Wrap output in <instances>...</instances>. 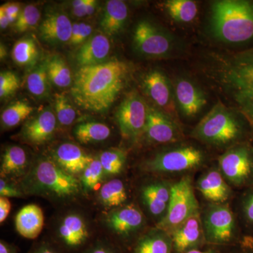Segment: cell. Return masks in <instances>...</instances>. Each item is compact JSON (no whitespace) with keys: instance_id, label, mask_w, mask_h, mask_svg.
<instances>
[{"instance_id":"6da1fadb","label":"cell","mask_w":253,"mask_h":253,"mask_svg":"<svg viewBox=\"0 0 253 253\" xmlns=\"http://www.w3.org/2000/svg\"><path fill=\"white\" fill-rule=\"evenodd\" d=\"M129 73L127 64L117 59L80 68L71 89L73 99L85 111L106 112L126 85Z\"/></svg>"},{"instance_id":"7a4b0ae2","label":"cell","mask_w":253,"mask_h":253,"mask_svg":"<svg viewBox=\"0 0 253 253\" xmlns=\"http://www.w3.org/2000/svg\"><path fill=\"white\" fill-rule=\"evenodd\" d=\"M210 71L233 107L253 128V47L214 56Z\"/></svg>"},{"instance_id":"3957f363","label":"cell","mask_w":253,"mask_h":253,"mask_svg":"<svg viewBox=\"0 0 253 253\" xmlns=\"http://www.w3.org/2000/svg\"><path fill=\"white\" fill-rule=\"evenodd\" d=\"M211 26L218 39L228 43L244 42L253 38V2L220 0L211 8Z\"/></svg>"},{"instance_id":"277c9868","label":"cell","mask_w":253,"mask_h":253,"mask_svg":"<svg viewBox=\"0 0 253 253\" xmlns=\"http://www.w3.org/2000/svg\"><path fill=\"white\" fill-rule=\"evenodd\" d=\"M239 132V125L234 115L219 102L200 121L193 135L211 144H225L234 140Z\"/></svg>"},{"instance_id":"5b68a950","label":"cell","mask_w":253,"mask_h":253,"mask_svg":"<svg viewBox=\"0 0 253 253\" xmlns=\"http://www.w3.org/2000/svg\"><path fill=\"white\" fill-rule=\"evenodd\" d=\"M191 179L184 177L170 188V199L166 216L160 222L163 230L174 231L199 212Z\"/></svg>"},{"instance_id":"8992f818","label":"cell","mask_w":253,"mask_h":253,"mask_svg":"<svg viewBox=\"0 0 253 253\" xmlns=\"http://www.w3.org/2000/svg\"><path fill=\"white\" fill-rule=\"evenodd\" d=\"M149 106L136 91L126 95L118 107L116 117L123 136L134 139L144 131Z\"/></svg>"},{"instance_id":"52a82bcc","label":"cell","mask_w":253,"mask_h":253,"mask_svg":"<svg viewBox=\"0 0 253 253\" xmlns=\"http://www.w3.org/2000/svg\"><path fill=\"white\" fill-rule=\"evenodd\" d=\"M35 176L42 188L59 197L73 196L79 191L78 179L51 161L40 162L35 170Z\"/></svg>"},{"instance_id":"ba28073f","label":"cell","mask_w":253,"mask_h":253,"mask_svg":"<svg viewBox=\"0 0 253 253\" xmlns=\"http://www.w3.org/2000/svg\"><path fill=\"white\" fill-rule=\"evenodd\" d=\"M204 161V154L192 146L165 151L150 160L146 168L152 172H178L199 166Z\"/></svg>"},{"instance_id":"9c48e42d","label":"cell","mask_w":253,"mask_h":253,"mask_svg":"<svg viewBox=\"0 0 253 253\" xmlns=\"http://www.w3.org/2000/svg\"><path fill=\"white\" fill-rule=\"evenodd\" d=\"M133 43L138 52L148 56H163L172 49V40L164 32L148 21L136 24Z\"/></svg>"},{"instance_id":"30bf717a","label":"cell","mask_w":253,"mask_h":253,"mask_svg":"<svg viewBox=\"0 0 253 253\" xmlns=\"http://www.w3.org/2000/svg\"><path fill=\"white\" fill-rule=\"evenodd\" d=\"M204 229L208 240L222 244L231 239L234 233V219L229 208L214 206L210 208L204 217Z\"/></svg>"},{"instance_id":"8fae6325","label":"cell","mask_w":253,"mask_h":253,"mask_svg":"<svg viewBox=\"0 0 253 253\" xmlns=\"http://www.w3.org/2000/svg\"><path fill=\"white\" fill-rule=\"evenodd\" d=\"M73 23L62 11L48 13L40 25L39 35L43 41L51 45L69 42Z\"/></svg>"},{"instance_id":"7c38bea8","label":"cell","mask_w":253,"mask_h":253,"mask_svg":"<svg viewBox=\"0 0 253 253\" xmlns=\"http://www.w3.org/2000/svg\"><path fill=\"white\" fill-rule=\"evenodd\" d=\"M221 172L234 184L244 182L252 171V161L249 152L244 149H234L219 158Z\"/></svg>"},{"instance_id":"4fadbf2b","label":"cell","mask_w":253,"mask_h":253,"mask_svg":"<svg viewBox=\"0 0 253 253\" xmlns=\"http://www.w3.org/2000/svg\"><path fill=\"white\" fill-rule=\"evenodd\" d=\"M144 132L150 140L157 143L172 142L175 140L177 134L176 126L169 118L149 106Z\"/></svg>"},{"instance_id":"5bb4252c","label":"cell","mask_w":253,"mask_h":253,"mask_svg":"<svg viewBox=\"0 0 253 253\" xmlns=\"http://www.w3.org/2000/svg\"><path fill=\"white\" fill-rule=\"evenodd\" d=\"M110 50L111 43L107 37L95 35L82 44L76 54V62L80 68L100 64L106 61Z\"/></svg>"},{"instance_id":"9a60e30c","label":"cell","mask_w":253,"mask_h":253,"mask_svg":"<svg viewBox=\"0 0 253 253\" xmlns=\"http://www.w3.org/2000/svg\"><path fill=\"white\" fill-rule=\"evenodd\" d=\"M142 84L146 94L155 104L168 111H172L170 84L161 71H150L144 76Z\"/></svg>"},{"instance_id":"2e32d148","label":"cell","mask_w":253,"mask_h":253,"mask_svg":"<svg viewBox=\"0 0 253 253\" xmlns=\"http://www.w3.org/2000/svg\"><path fill=\"white\" fill-rule=\"evenodd\" d=\"M175 96L181 111L188 117L197 115L207 102L199 88L186 79H181L176 83Z\"/></svg>"},{"instance_id":"e0dca14e","label":"cell","mask_w":253,"mask_h":253,"mask_svg":"<svg viewBox=\"0 0 253 253\" xmlns=\"http://www.w3.org/2000/svg\"><path fill=\"white\" fill-rule=\"evenodd\" d=\"M54 158L60 167L73 175L83 172L93 160L79 146L71 143L59 146L55 152Z\"/></svg>"},{"instance_id":"ac0fdd59","label":"cell","mask_w":253,"mask_h":253,"mask_svg":"<svg viewBox=\"0 0 253 253\" xmlns=\"http://www.w3.org/2000/svg\"><path fill=\"white\" fill-rule=\"evenodd\" d=\"M56 116L49 109L40 113L25 126L23 134L27 140L41 144L50 139L56 126Z\"/></svg>"},{"instance_id":"d6986e66","label":"cell","mask_w":253,"mask_h":253,"mask_svg":"<svg viewBox=\"0 0 253 253\" xmlns=\"http://www.w3.org/2000/svg\"><path fill=\"white\" fill-rule=\"evenodd\" d=\"M15 224L20 235L28 239H36L44 226L42 211L37 205H27L18 212Z\"/></svg>"},{"instance_id":"ffe728a7","label":"cell","mask_w":253,"mask_h":253,"mask_svg":"<svg viewBox=\"0 0 253 253\" xmlns=\"http://www.w3.org/2000/svg\"><path fill=\"white\" fill-rule=\"evenodd\" d=\"M142 213L134 206H127L112 213L107 222L115 232L127 236L139 229L143 224Z\"/></svg>"},{"instance_id":"44dd1931","label":"cell","mask_w":253,"mask_h":253,"mask_svg":"<svg viewBox=\"0 0 253 253\" xmlns=\"http://www.w3.org/2000/svg\"><path fill=\"white\" fill-rule=\"evenodd\" d=\"M59 236L65 247L78 249L82 247L88 239L84 221L77 214H70L64 218L59 228Z\"/></svg>"},{"instance_id":"7402d4cb","label":"cell","mask_w":253,"mask_h":253,"mask_svg":"<svg viewBox=\"0 0 253 253\" xmlns=\"http://www.w3.org/2000/svg\"><path fill=\"white\" fill-rule=\"evenodd\" d=\"M128 18V8L121 0H110L100 22L101 30L107 36H113L123 31Z\"/></svg>"},{"instance_id":"603a6c76","label":"cell","mask_w":253,"mask_h":253,"mask_svg":"<svg viewBox=\"0 0 253 253\" xmlns=\"http://www.w3.org/2000/svg\"><path fill=\"white\" fill-rule=\"evenodd\" d=\"M201 233V219L198 212L173 231L174 248L178 252H184L199 242Z\"/></svg>"},{"instance_id":"cb8c5ba5","label":"cell","mask_w":253,"mask_h":253,"mask_svg":"<svg viewBox=\"0 0 253 253\" xmlns=\"http://www.w3.org/2000/svg\"><path fill=\"white\" fill-rule=\"evenodd\" d=\"M198 189L206 199L221 203L229 198V188L219 172L212 170L198 181Z\"/></svg>"},{"instance_id":"d4e9b609","label":"cell","mask_w":253,"mask_h":253,"mask_svg":"<svg viewBox=\"0 0 253 253\" xmlns=\"http://www.w3.org/2000/svg\"><path fill=\"white\" fill-rule=\"evenodd\" d=\"M143 201L154 215L163 214L168 210L170 199V189L164 184H149L142 191Z\"/></svg>"},{"instance_id":"484cf974","label":"cell","mask_w":253,"mask_h":253,"mask_svg":"<svg viewBox=\"0 0 253 253\" xmlns=\"http://www.w3.org/2000/svg\"><path fill=\"white\" fill-rule=\"evenodd\" d=\"M74 134L80 142L89 144L106 140L111 135V129L104 123L86 122L78 125Z\"/></svg>"},{"instance_id":"4316f807","label":"cell","mask_w":253,"mask_h":253,"mask_svg":"<svg viewBox=\"0 0 253 253\" xmlns=\"http://www.w3.org/2000/svg\"><path fill=\"white\" fill-rule=\"evenodd\" d=\"M50 82L46 60L42 61L32 70L27 78V88L36 97H44L49 94Z\"/></svg>"},{"instance_id":"83f0119b","label":"cell","mask_w":253,"mask_h":253,"mask_svg":"<svg viewBox=\"0 0 253 253\" xmlns=\"http://www.w3.org/2000/svg\"><path fill=\"white\" fill-rule=\"evenodd\" d=\"M27 163V156L22 148L9 146L5 150L1 163V175H16L22 172Z\"/></svg>"},{"instance_id":"f1b7e54d","label":"cell","mask_w":253,"mask_h":253,"mask_svg":"<svg viewBox=\"0 0 253 253\" xmlns=\"http://www.w3.org/2000/svg\"><path fill=\"white\" fill-rule=\"evenodd\" d=\"M49 81L60 88L68 87L72 84L73 76L67 63L59 56H52L46 59Z\"/></svg>"},{"instance_id":"f546056e","label":"cell","mask_w":253,"mask_h":253,"mask_svg":"<svg viewBox=\"0 0 253 253\" xmlns=\"http://www.w3.org/2000/svg\"><path fill=\"white\" fill-rule=\"evenodd\" d=\"M13 61L20 66H33L39 56L36 42L31 38L19 40L13 46Z\"/></svg>"},{"instance_id":"4dcf8cb0","label":"cell","mask_w":253,"mask_h":253,"mask_svg":"<svg viewBox=\"0 0 253 253\" xmlns=\"http://www.w3.org/2000/svg\"><path fill=\"white\" fill-rule=\"evenodd\" d=\"M164 5L168 14L177 22L189 23L197 16V4L191 0H169Z\"/></svg>"},{"instance_id":"1f68e13d","label":"cell","mask_w":253,"mask_h":253,"mask_svg":"<svg viewBox=\"0 0 253 253\" xmlns=\"http://www.w3.org/2000/svg\"><path fill=\"white\" fill-rule=\"evenodd\" d=\"M171 241L162 233L145 236L136 245L135 253H169Z\"/></svg>"},{"instance_id":"d6a6232c","label":"cell","mask_w":253,"mask_h":253,"mask_svg":"<svg viewBox=\"0 0 253 253\" xmlns=\"http://www.w3.org/2000/svg\"><path fill=\"white\" fill-rule=\"evenodd\" d=\"M101 202L108 207H116L126 202L127 196L123 181L113 179L108 181L100 190Z\"/></svg>"},{"instance_id":"836d02e7","label":"cell","mask_w":253,"mask_h":253,"mask_svg":"<svg viewBox=\"0 0 253 253\" xmlns=\"http://www.w3.org/2000/svg\"><path fill=\"white\" fill-rule=\"evenodd\" d=\"M33 106L26 101H16L1 113V123L6 127L18 126L33 112Z\"/></svg>"},{"instance_id":"e575fe53","label":"cell","mask_w":253,"mask_h":253,"mask_svg":"<svg viewBox=\"0 0 253 253\" xmlns=\"http://www.w3.org/2000/svg\"><path fill=\"white\" fill-rule=\"evenodd\" d=\"M104 172L109 174H117L122 171L126 163V154L118 149L104 151L99 158Z\"/></svg>"},{"instance_id":"d590c367","label":"cell","mask_w":253,"mask_h":253,"mask_svg":"<svg viewBox=\"0 0 253 253\" xmlns=\"http://www.w3.org/2000/svg\"><path fill=\"white\" fill-rule=\"evenodd\" d=\"M54 108L56 118L62 126H70L74 122L76 118V110L66 96L55 94Z\"/></svg>"},{"instance_id":"8d00e7d4","label":"cell","mask_w":253,"mask_h":253,"mask_svg":"<svg viewBox=\"0 0 253 253\" xmlns=\"http://www.w3.org/2000/svg\"><path fill=\"white\" fill-rule=\"evenodd\" d=\"M41 12L36 6L27 5L23 8L17 21L15 23V28L19 33H24L38 24L41 19Z\"/></svg>"},{"instance_id":"74e56055","label":"cell","mask_w":253,"mask_h":253,"mask_svg":"<svg viewBox=\"0 0 253 253\" xmlns=\"http://www.w3.org/2000/svg\"><path fill=\"white\" fill-rule=\"evenodd\" d=\"M104 169L99 159H93L83 171L82 182L84 189L91 190L97 185L101 180Z\"/></svg>"},{"instance_id":"f35d334b","label":"cell","mask_w":253,"mask_h":253,"mask_svg":"<svg viewBox=\"0 0 253 253\" xmlns=\"http://www.w3.org/2000/svg\"><path fill=\"white\" fill-rule=\"evenodd\" d=\"M92 28L85 23H75L73 24L70 44L73 46L82 45L91 38Z\"/></svg>"},{"instance_id":"ab89813d","label":"cell","mask_w":253,"mask_h":253,"mask_svg":"<svg viewBox=\"0 0 253 253\" xmlns=\"http://www.w3.org/2000/svg\"><path fill=\"white\" fill-rule=\"evenodd\" d=\"M73 14L76 17H84L94 14L97 6L95 0H75L72 2Z\"/></svg>"},{"instance_id":"60d3db41","label":"cell","mask_w":253,"mask_h":253,"mask_svg":"<svg viewBox=\"0 0 253 253\" xmlns=\"http://www.w3.org/2000/svg\"><path fill=\"white\" fill-rule=\"evenodd\" d=\"M0 9L4 11L5 14L9 18L10 23H16L18 16L21 14V5L17 2H7L6 4L1 5Z\"/></svg>"},{"instance_id":"b9f144b4","label":"cell","mask_w":253,"mask_h":253,"mask_svg":"<svg viewBox=\"0 0 253 253\" xmlns=\"http://www.w3.org/2000/svg\"><path fill=\"white\" fill-rule=\"evenodd\" d=\"M0 195L1 197H21L22 194L14 186L10 185L3 179L0 180Z\"/></svg>"},{"instance_id":"7bdbcfd3","label":"cell","mask_w":253,"mask_h":253,"mask_svg":"<svg viewBox=\"0 0 253 253\" xmlns=\"http://www.w3.org/2000/svg\"><path fill=\"white\" fill-rule=\"evenodd\" d=\"M16 84H20V80L17 75L11 71H4L0 73V87Z\"/></svg>"},{"instance_id":"ee69618b","label":"cell","mask_w":253,"mask_h":253,"mask_svg":"<svg viewBox=\"0 0 253 253\" xmlns=\"http://www.w3.org/2000/svg\"><path fill=\"white\" fill-rule=\"evenodd\" d=\"M11 203L8 198H0V222L2 223L6 219L11 211Z\"/></svg>"},{"instance_id":"f6af8a7d","label":"cell","mask_w":253,"mask_h":253,"mask_svg":"<svg viewBox=\"0 0 253 253\" xmlns=\"http://www.w3.org/2000/svg\"><path fill=\"white\" fill-rule=\"evenodd\" d=\"M85 253H118L115 250L104 244H97Z\"/></svg>"},{"instance_id":"bcb514c9","label":"cell","mask_w":253,"mask_h":253,"mask_svg":"<svg viewBox=\"0 0 253 253\" xmlns=\"http://www.w3.org/2000/svg\"><path fill=\"white\" fill-rule=\"evenodd\" d=\"M20 84H11V85L5 86L4 87H0V97H6L10 95L14 94L15 91L19 88Z\"/></svg>"},{"instance_id":"7dc6e473","label":"cell","mask_w":253,"mask_h":253,"mask_svg":"<svg viewBox=\"0 0 253 253\" xmlns=\"http://www.w3.org/2000/svg\"><path fill=\"white\" fill-rule=\"evenodd\" d=\"M235 253H253V241H246L243 243L239 251Z\"/></svg>"},{"instance_id":"c3c4849f","label":"cell","mask_w":253,"mask_h":253,"mask_svg":"<svg viewBox=\"0 0 253 253\" xmlns=\"http://www.w3.org/2000/svg\"><path fill=\"white\" fill-rule=\"evenodd\" d=\"M246 213L248 218L253 222V194L250 197L246 204Z\"/></svg>"},{"instance_id":"681fc988","label":"cell","mask_w":253,"mask_h":253,"mask_svg":"<svg viewBox=\"0 0 253 253\" xmlns=\"http://www.w3.org/2000/svg\"><path fill=\"white\" fill-rule=\"evenodd\" d=\"M32 253H59L56 251L54 248L51 247V246H48V245H42V246H40Z\"/></svg>"},{"instance_id":"f907efd6","label":"cell","mask_w":253,"mask_h":253,"mask_svg":"<svg viewBox=\"0 0 253 253\" xmlns=\"http://www.w3.org/2000/svg\"><path fill=\"white\" fill-rule=\"evenodd\" d=\"M11 24L9 22V18L5 14L4 11L2 9H0V27L1 29H5Z\"/></svg>"},{"instance_id":"816d5d0a","label":"cell","mask_w":253,"mask_h":253,"mask_svg":"<svg viewBox=\"0 0 253 253\" xmlns=\"http://www.w3.org/2000/svg\"><path fill=\"white\" fill-rule=\"evenodd\" d=\"M0 253H18L14 247L6 244L4 241L0 242Z\"/></svg>"},{"instance_id":"f5cc1de1","label":"cell","mask_w":253,"mask_h":253,"mask_svg":"<svg viewBox=\"0 0 253 253\" xmlns=\"http://www.w3.org/2000/svg\"><path fill=\"white\" fill-rule=\"evenodd\" d=\"M6 56V48L4 47V45H2V44H1V47H0V56H1V59H4Z\"/></svg>"},{"instance_id":"db71d44e","label":"cell","mask_w":253,"mask_h":253,"mask_svg":"<svg viewBox=\"0 0 253 253\" xmlns=\"http://www.w3.org/2000/svg\"><path fill=\"white\" fill-rule=\"evenodd\" d=\"M186 253H211L209 252H204V251H198V250H191Z\"/></svg>"}]
</instances>
